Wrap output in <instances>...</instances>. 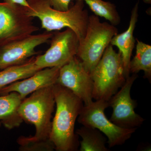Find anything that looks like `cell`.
<instances>
[{
    "instance_id": "obj_1",
    "label": "cell",
    "mask_w": 151,
    "mask_h": 151,
    "mask_svg": "<svg viewBox=\"0 0 151 151\" xmlns=\"http://www.w3.org/2000/svg\"><path fill=\"white\" fill-rule=\"evenodd\" d=\"M53 91L56 108L50 139L56 151H76L79 142L74 131L75 123L84 103L69 89L59 84H54Z\"/></svg>"
},
{
    "instance_id": "obj_2",
    "label": "cell",
    "mask_w": 151,
    "mask_h": 151,
    "mask_svg": "<svg viewBox=\"0 0 151 151\" xmlns=\"http://www.w3.org/2000/svg\"><path fill=\"white\" fill-rule=\"evenodd\" d=\"M29 7L27 12L32 18L40 20L42 28L47 32L59 31L68 28L78 36L79 42L85 37L89 15L84 9V2L76 1L69 9L60 11L55 9L45 0H27Z\"/></svg>"
},
{
    "instance_id": "obj_3",
    "label": "cell",
    "mask_w": 151,
    "mask_h": 151,
    "mask_svg": "<svg viewBox=\"0 0 151 151\" xmlns=\"http://www.w3.org/2000/svg\"><path fill=\"white\" fill-rule=\"evenodd\" d=\"M90 75L93 82V99L109 101L127 78L121 53L109 45Z\"/></svg>"
},
{
    "instance_id": "obj_4",
    "label": "cell",
    "mask_w": 151,
    "mask_h": 151,
    "mask_svg": "<svg viewBox=\"0 0 151 151\" xmlns=\"http://www.w3.org/2000/svg\"><path fill=\"white\" fill-rule=\"evenodd\" d=\"M53 85L33 92L22 100L19 107V113L23 122L35 127V134L32 137L36 139H50L51 118L55 104Z\"/></svg>"
},
{
    "instance_id": "obj_5",
    "label": "cell",
    "mask_w": 151,
    "mask_h": 151,
    "mask_svg": "<svg viewBox=\"0 0 151 151\" xmlns=\"http://www.w3.org/2000/svg\"><path fill=\"white\" fill-rule=\"evenodd\" d=\"M118 32L115 26L107 22H101L99 17L95 15L89 16L86 34L84 38L79 42L76 55L89 74Z\"/></svg>"
},
{
    "instance_id": "obj_6",
    "label": "cell",
    "mask_w": 151,
    "mask_h": 151,
    "mask_svg": "<svg viewBox=\"0 0 151 151\" xmlns=\"http://www.w3.org/2000/svg\"><path fill=\"white\" fill-rule=\"evenodd\" d=\"M108 107V101L102 100L92 101L88 105H84L77 121L83 126L93 127L103 133L111 148L124 144L137 129H125L111 122L105 114V110Z\"/></svg>"
},
{
    "instance_id": "obj_7",
    "label": "cell",
    "mask_w": 151,
    "mask_h": 151,
    "mask_svg": "<svg viewBox=\"0 0 151 151\" xmlns=\"http://www.w3.org/2000/svg\"><path fill=\"white\" fill-rule=\"evenodd\" d=\"M27 7L17 4L0 2V44L24 37L39 30Z\"/></svg>"
},
{
    "instance_id": "obj_8",
    "label": "cell",
    "mask_w": 151,
    "mask_h": 151,
    "mask_svg": "<svg viewBox=\"0 0 151 151\" xmlns=\"http://www.w3.org/2000/svg\"><path fill=\"white\" fill-rule=\"evenodd\" d=\"M52 33L49 48L44 54L35 57V64L41 69L62 67L77 54L79 40L73 30L67 28L64 31Z\"/></svg>"
},
{
    "instance_id": "obj_9",
    "label": "cell",
    "mask_w": 151,
    "mask_h": 151,
    "mask_svg": "<svg viewBox=\"0 0 151 151\" xmlns=\"http://www.w3.org/2000/svg\"><path fill=\"white\" fill-rule=\"evenodd\" d=\"M52 32L30 35L0 44V69L19 65L39 55L35 49L50 42Z\"/></svg>"
},
{
    "instance_id": "obj_10",
    "label": "cell",
    "mask_w": 151,
    "mask_h": 151,
    "mask_svg": "<svg viewBox=\"0 0 151 151\" xmlns=\"http://www.w3.org/2000/svg\"><path fill=\"white\" fill-rule=\"evenodd\" d=\"M137 77V74L129 76L120 90L108 101L113 109L110 121L122 128L137 129L145 120L135 112L137 103L131 96L132 85Z\"/></svg>"
},
{
    "instance_id": "obj_11",
    "label": "cell",
    "mask_w": 151,
    "mask_h": 151,
    "mask_svg": "<svg viewBox=\"0 0 151 151\" xmlns=\"http://www.w3.org/2000/svg\"><path fill=\"white\" fill-rule=\"evenodd\" d=\"M56 83L69 89L82 100L84 105L93 101V81L76 56L60 67Z\"/></svg>"
},
{
    "instance_id": "obj_12",
    "label": "cell",
    "mask_w": 151,
    "mask_h": 151,
    "mask_svg": "<svg viewBox=\"0 0 151 151\" xmlns=\"http://www.w3.org/2000/svg\"><path fill=\"white\" fill-rule=\"evenodd\" d=\"M60 67L46 68L21 81H17L0 90V95L17 92L23 99L37 90L56 83Z\"/></svg>"
},
{
    "instance_id": "obj_13",
    "label": "cell",
    "mask_w": 151,
    "mask_h": 151,
    "mask_svg": "<svg viewBox=\"0 0 151 151\" xmlns=\"http://www.w3.org/2000/svg\"><path fill=\"white\" fill-rule=\"evenodd\" d=\"M139 1L135 4L131 12L129 24L127 30L119 34H116L111 40L112 46L117 47L121 53L126 77L130 76L129 65L132 52L135 46V39L134 31L138 21Z\"/></svg>"
},
{
    "instance_id": "obj_14",
    "label": "cell",
    "mask_w": 151,
    "mask_h": 151,
    "mask_svg": "<svg viewBox=\"0 0 151 151\" xmlns=\"http://www.w3.org/2000/svg\"><path fill=\"white\" fill-rule=\"evenodd\" d=\"M23 100L16 92L0 95V122L8 129L18 127L23 122L18 112Z\"/></svg>"
},
{
    "instance_id": "obj_15",
    "label": "cell",
    "mask_w": 151,
    "mask_h": 151,
    "mask_svg": "<svg viewBox=\"0 0 151 151\" xmlns=\"http://www.w3.org/2000/svg\"><path fill=\"white\" fill-rule=\"evenodd\" d=\"M35 57L19 65L9 66L0 71V90L20 80L28 78L41 70L35 63Z\"/></svg>"
},
{
    "instance_id": "obj_16",
    "label": "cell",
    "mask_w": 151,
    "mask_h": 151,
    "mask_svg": "<svg viewBox=\"0 0 151 151\" xmlns=\"http://www.w3.org/2000/svg\"><path fill=\"white\" fill-rule=\"evenodd\" d=\"M82 139L79 144L80 151H108L106 144L108 139L99 130L93 127L83 126L76 132Z\"/></svg>"
},
{
    "instance_id": "obj_17",
    "label": "cell",
    "mask_w": 151,
    "mask_h": 151,
    "mask_svg": "<svg viewBox=\"0 0 151 151\" xmlns=\"http://www.w3.org/2000/svg\"><path fill=\"white\" fill-rule=\"evenodd\" d=\"M136 54L131 60L129 69L130 73L137 74L144 71V77L151 82V46L137 39Z\"/></svg>"
},
{
    "instance_id": "obj_18",
    "label": "cell",
    "mask_w": 151,
    "mask_h": 151,
    "mask_svg": "<svg viewBox=\"0 0 151 151\" xmlns=\"http://www.w3.org/2000/svg\"><path fill=\"white\" fill-rule=\"evenodd\" d=\"M81 1L86 3L95 15L102 17L113 25L117 26L121 22V17L115 4L103 0H73Z\"/></svg>"
},
{
    "instance_id": "obj_19",
    "label": "cell",
    "mask_w": 151,
    "mask_h": 151,
    "mask_svg": "<svg viewBox=\"0 0 151 151\" xmlns=\"http://www.w3.org/2000/svg\"><path fill=\"white\" fill-rule=\"evenodd\" d=\"M17 143L20 151H52L55 150L54 144L50 139H36L32 137L21 136L18 139Z\"/></svg>"
},
{
    "instance_id": "obj_20",
    "label": "cell",
    "mask_w": 151,
    "mask_h": 151,
    "mask_svg": "<svg viewBox=\"0 0 151 151\" xmlns=\"http://www.w3.org/2000/svg\"><path fill=\"white\" fill-rule=\"evenodd\" d=\"M55 9L66 11L70 8V4L73 0H45Z\"/></svg>"
},
{
    "instance_id": "obj_21",
    "label": "cell",
    "mask_w": 151,
    "mask_h": 151,
    "mask_svg": "<svg viewBox=\"0 0 151 151\" xmlns=\"http://www.w3.org/2000/svg\"><path fill=\"white\" fill-rule=\"evenodd\" d=\"M0 1H2L3 2L19 4L27 7H29L27 0H0Z\"/></svg>"
},
{
    "instance_id": "obj_22",
    "label": "cell",
    "mask_w": 151,
    "mask_h": 151,
    "mask_svg": "<svg viewBox=\"0 0 151 151\" xmlns=\"http://www.w3.org/2000/svg\"><path fill=\"white\" fill-rule=\"evenodd\" d=\"M1 125H2L1 123V122H0V127H1Z\"/></svg>"
}]
</instances>
